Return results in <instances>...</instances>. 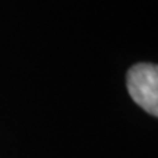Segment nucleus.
I'll return each instance as SVG.
<instances>
[{
    "label": "nucleus",
    "mask_w": 158,
    "mask_h": 158,
    "mask_svg": "<svg viewBox=\"0 0 158 158\" xmlns=\"http://www.w3.org/2000/svg\"><path fill=\"white\" fill-rule=\"evenodd\" d=\"M127 91L145 111L158 116V68L152 63H138L127 72Z\"/></svg>",
    "instance_id": "obj_1"
}]
</instances>
